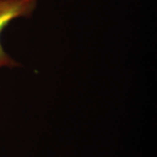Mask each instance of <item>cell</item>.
Segmentation results:
<instances>
[{
    "label": "cell",
    "mask_w": 157,
    "mask_h": 157,
    "mask_svg": "<svg viewBox=\"0 0 157 157\" xmlns=\"http://www.w3.org/2000/svg\"><path fill=\"white\" fill-rule=\"evenodd\" d=\"M39 0H0V69L16 67L18 63L11 58L1 44V34L9 24L20 17H30Z\"/></svg>",
    "instance_id": "1"
}]
</instances>
